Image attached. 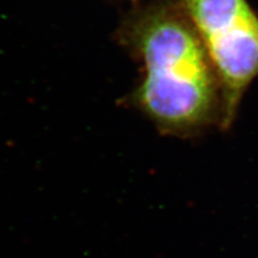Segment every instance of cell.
<instances>
[{
	"instance_id": "6da1fadb",
	"label": "cell",
	"mask_w": 258,
	"mask_h": 258,
	"mask_svg": "<svg viewBox=\"0 0 258 258\" xmlns=\"http://www.w3.org/2000/svg\"><path fill=\"white\" fill-rule=\"evenodd\" d=\"M127 41L143 63L134 102L166 135L189 136L222 119V90L203 41L185 13L139 16Z\"/></svg>"
}]
</instances>
